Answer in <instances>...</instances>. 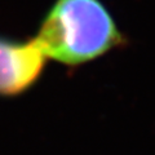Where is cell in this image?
<instances>
[{
	"instance_id": "2",
	"label": "cell",
	"mask_w": 155,
	"mask_h": 155,
	"mask_svg": "<svg viewBox=\"0 0 155 155\" xmlns=\"http://www.w3.org/2000/svg\"><path fill=\"white\" fill-rule=\"evenodd\" d=\"M45 56L36 40L14 43L0 39V94L14 96L26 91L44 67Z\"/></svg>"
},
{
	"instance_id": "1",
	"label": "cell",
	"mask_w": 155,
	"mask_h": 155,
	"mask_svg": "<svg viewBox=\"0 0 155 155\" xmlns=\"http://www.w3.org/2000/svg\"><path fill=\"white\" fill-rule=\"evenodd\" d=\"M35 40L45 57L79 65L122 44L123 36L98 0H57Z\"/></svg>"
}]
</instances>
